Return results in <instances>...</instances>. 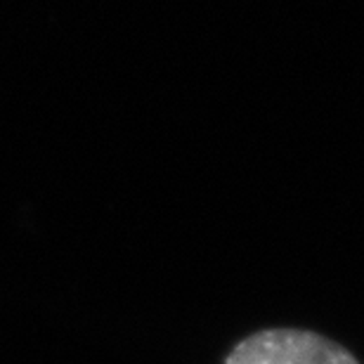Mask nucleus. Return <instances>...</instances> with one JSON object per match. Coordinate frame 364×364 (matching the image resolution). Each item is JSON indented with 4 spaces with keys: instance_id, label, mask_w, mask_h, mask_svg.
Returning <instances> with one entry per match:
<instances>
[{
    "instance_id": "f257e3e1",
    "label": "nucleus",
    "mask_w": 364,
    "mask_h": 364,
    "mask_svg": "<svg viewBox=\"0 0 364 364\" xmlns=\"http://www.w3.org/2000/svg\"><path fill=\"white\" fill-rule=\"evenodd\" d=\"M225 364H360L343 346L303 329H265L244 338Z\"/></svg>"
}]
</instances>
